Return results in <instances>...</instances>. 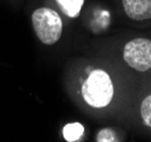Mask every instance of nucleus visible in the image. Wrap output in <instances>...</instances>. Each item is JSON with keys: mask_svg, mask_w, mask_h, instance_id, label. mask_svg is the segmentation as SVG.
Masks as SVG:
<instances>
[{"mask_svg": "<svg viewBox=\"0 0 151 142\" xmlns=\"http://www.w3.org/2000/svg\"><path fill=\"white\" fill-rule=\"evenodd\" d=\"M82 96L91 107L104 108L108 106L114 96V85L110 76L102 69L93 71L82 86Z\"/></svg>", "mask_w": 151, "mask_h": 142, "instance_id": "1", "label": "nucleus"}, {"mask_svg": "<svg viewBox=\"0 0 151 142\" xmlns=\"http://www.w3.org/2000/svg\"><path fill=\"white\" fill-rule=\"evenodd\" d=\"M32 24L39 40L45 45H55L61 37L63 21L53 9L38 8L32 14Z\"/></svg>", "mask_w": 151, "mask_h": 142, "instance_id": "2", "label": "nucleus"}, {"mask_svg": "<svg viewBox=\"0 0 151 142\" xmlns=\"http://www.w3.org/2000/svg\"><path fill=\"white\" fill-rule=\"evenodd\" d=\"M123 57L129 67L135 71L151 69V40L137 37L129 41L124 47Z\"/></svg>", "mask_w": 151, "mask_h": 142, "instance_id": "3", "label": "nucleus"}, {"mask_svg": "<svg viewBox=\"0 0 151 142\" xmlns=\"http://www.w3.org/2000/svg\"><path fill=\"white\" fill-rule=\"evenodd\" d=\"M126 15L134 21H145L151 18V0H123Z\"/></svg>", "mask_w": 151, "mask_h": 142, "instance_id": "4", "label": "nucleus"}, {"mask_svg": "<svg viewBox=\"0 0 151 142\" xmlns=\"http://www.w3.org/2000/svg\"><path fill=\"white\" fill-rule=\"evenodd\" d=\"M63 13L70 18H76L80 15L84 0H56Z\"/></svg>", "mask_w": 151, "mask_h": 142, "instance_id": "5", "label": "nucleus"}, {"mask_svg": "<svg viewBox=\"0 0 151 142\" xmlns=\"http://www.w3.org/2000/svg\"><path fill=\"white\" fill-rule=\"evenodd\" d=\"M84 133V127L80 123H70L63 128V135L68 142H74L81 139Z\"/></svg>", "mask_w": 151, "mask_h": 142, "instance_id": "6", "label": "nucleus"}, {"mask_svg": "<svg viewBox=\"0 0 151 142\" xmlns=\"http://www.w3.org/2000/svg\"><path fill=\"white\" fill-rule=\"evenodd\" d=\"M141 116L145 125L151 127V94H149L141 104Z\"/></svg>", "mask_w": 151, "mask_h": 142, "instance_id": "7", "label": "nucleus"}, {"mask_svg": "<svg viewBox=\"0 0 151 142\" xmlns=\"http://www.w3.org/2000/svg\"><path fill=\"white\" fill-rule=\"evenodd\" d=\"M116 139H117L116 134L114 133V131L110 130V128H104L97 135V141L98 142H114L117 141Z\"/></svg>", "mask_w": 151, "mask_h": 142, "instance_id": "8", "label": "nucleus"}]
</instances>
